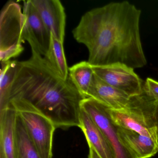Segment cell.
Listing matches in <instances>:
<instances>
[{
    "instance_id": "cell-1",
    "label": "cell",
    "mask_w": 158,
    "mask_h": 158,
    "mask_svg": "<svg viewBox=\"0 0 158 158\" xmlns=\"http://www.w3.org/2000/svg\"><path fill=\"white\" fill-rule=\"evenodd\" d=\"M141 13L123 1L95 8L82 16L73 36L86 47L92 66L122 64L135 69L147 64L139 32Z\"/></svg>"
},
{
    "instance_id": "cell-2",
    "label": "cell",
    "mask_w": 158,
    "mask_h": 158,
    "mask_svg": "<svg viewBox=\"0 0 158 158\" xmlns=\"http://www.w3.org/2000/svg\"><path fill=\"white\" fill-rule=\"evenodd\" d=\"M30 102L58 127H80L84 99L70 79H64L46 58L32 51L29 60L17 61L9 94Z\"/></svg>"
},
{
    "instance_id": "cell-3",
    "label": "cell",
    "mask_w": 158,
    "mask_h": 158,
    "mask_svg": "<svg viewBox=\"0 0 158 158\" xmlns=\"http://www.w3.org/2000/svg\"><path fill=\"white\" fill-rule=\"evenodd\" d=\"M16 111L41 158H52L54 124L27 101L15 98L10 102Z\"/></svg>"
},
{
    "instance_id": "cell-4",
    "label": "cell",
    "mask_w": 158,
    "mask_h": 158,
    "mask_svg": "<svg viewBox=\"0 0 158 158\" xmlns=\"http://www.w3.org/2000/svg\"><path fill=\"white\" fill-rule=\"evenodd\" d=\"M25 17L20 4H6L1 14L0 60L1 62L17 57L23 51V31Z\"/></svg>"
},
{
    "instance_id": "cell-5",
    "label": "cell",
    "mask_w": 158,
    "mask_h": 158,
    "mask_svg": "<svg viewBox=\"0 0 158 158\" xmlns=\"http://www.w3.org/2000/svg\"><path fill=\"white\" fill-rule=\"evenodd\" d=\"M81 108L90 116L105 135L113 151L115 158H137L121 140L117 127L112 121L109 107L88 98L81 102Z\"/></svg>"
},
{
    "instance_id": "cell-6",
    "label": "cell",
    "mask_w": 158,
    "mask_h": 158,
    "mask_svg": "<svg viewBox=\"0 0 158 158\" xmlns=\"http://www.w3.org/2000/svg\"><path fill=\"white\" fill-rule=\"evenodd\" d=\"M92 67L94 74L100 79L129 97L143 92L144 82L133 68L122 64Z\"/></svg>"
},
{
    "instance_id": "cell-7",
    "label": "cell",
    "mask_w": 158,
    "mask_h": 158,
    "mask_svg": "<svg viewBox=\"0 0 158 158\" xmlns=\"http://www.w3.org/2000/svg\"><path fill=\"white\" fill-rule=\"evenodd\" d=\"M23 13L25 17L24 41L28 42L32 51L46 57L50 44V32L44 24L31 0L24 1Z\"/></svg>"
},
{
    "instance_id": "cell-8",
    "label": "cell",
    "mask_w": 158,
    "mask_h": 158,
    "mask_svg": "<svg viewBox=\"0 0 158 158\" xmlns=\"http://www.w3.org/2000/svg\"><path fill=\"white\" fill-rule=\"evenodd\" d=\"M44 24L51 34L64 43L66 14L59 0H31Z\"/></svg>"
},
{
    "instance_id": "cell-9",
    "label": "cell",
    "mask_w": 158,
    "mask_h": 158,
    "mask_svg": "<svg viewBox=\"0 0 158 158\" xmlns=\"http://www.w3.org/2000/svg\"><path fill=\"white\" fill-rule=\"evenodd\" d=\"M92 98L114 110L125 109L130 97L124 92L113 87L100 79L94 74L88 98Z\"/></svg>"
},
{
    "instance_id": "cell-10",
    "label": "cell",
    "mask_w": 158,
    "mask_h": 158,
    "mask_svg": "<svg viewBox=\"0 0 158 158\" xmlns=\"http://www.w3.org/2000/svg\"><path fill=\"white\" fill-rule=\"evenodd\" d=\"M80 128L85 134L89 148H92L101 158H115L107 138L90 116L81 109Z\"/></svg>"
},
{
    "instance_id": "cell-11",
    "label": "cell",
    "mask_w": 158,
    "mask_h": 158,
    "mask_svg": "<svg viewBox=\"0 0 158 158\" xmlns=\"http://www.w3.org/2000/svg\"><path fill=\"white\" fill-rule=\"evenodd\" d=\"M117 127L121 140L137 158H151L158 152V140Z\"/></svg>"
},
{
    "instance_id": "cell-12",
    "label": "cell",
    "mask_w": 158,
    "mask_h": 158,
    "mask_svg": "<svg viewBox=\"0 0 158 158\" xmlns=\"http://www.w3.org/2000/svg\"><path fill=\"white\" fill-rule=\"evenodd\" d=\"M16 112L9 104L0 110V158H15Z\"/></svg>"
},
{
    "instance_id": "cell-13",
    "label": "cell",
    "mask_w": 158,
    "mask_h": 158,
    "mask_svg": "<svg viewBox=\"0 0 158 158\" xmlns=\"http://www.w3.org/2000/svg\"><path fill=\"white\" fill-rule=\"evenodd\" d=\"M108 110L113 123L118 127L158 140L156 128L149 126L136 114L125 109L116 110L109 107Z\"/></svg>"
},
{
    "instance_id": "cell-14",
    "label": "cell",
    "mask_w": 158,
    "mask_h": 158,
    "mask_svg": "<svg viewBox=\"0 0 158 158\" xmlns=\"http://www.w3.org/2000/svg\"><path fill=\"white\" fill-rule=\"evenodd\" d=\"M15 139V158H41L22 120L17 113Z\"/></svg>"
},
{
    "instance_id": "cell-15",
    "label": "cell",
    "mask_w": 158,
    "mask_h": 158,
    "mask_svg": "<svg viewBox=\"0 0 158 158\" xmlns=\"http://www.w3.org/2000/svg\"><path fill=\"white\" fill-rule=\"evenodd\" d=\"M94 75L93 67L88 61L77 63L69 68V77L84 99L88 98Z\"/></svg>"
},
{
    "instance_id": "cell-16",
    "label": "cell",
    "mask_w": 158,
    "mask_h": 158,
    "mask_svg": "<svg viewBox=\"0 0 158 158\" xmlns=\"http://www.w3.org/2000/svg\"><path fill=\"white\" fill-rule=\"evenodd\" d=\"M63 45V43L59 41L51 34L49 48L45 58L54 70L64 79L66 80L69 77V68Z\"/></svg>"
},
{
    "instance_id": "cell-17",
    "label": "cell",
    "mask_w": 158,
    "mask_h": 158,
    "mask_svg": "<svg viewBox=\"0 0 158 158\" xmlns=\"http://www.w3.org/2000/svg\"><path fill=\"white\" fill-rule=\"evenodd\" d=\"M0 76V110L9 105V94L16 73L17 61L1 62Z\"/></svg>"
},
{
    "instance_id": "cell-18",
    "label": "cell",
    "mask_w": 158,
    "mask_h": 158,
    "mask_svg": "<svg viewBox=\"0 0 158 158\" xmlns=\"http://www.w3.org/2000/svg\"><path fill=\"white\" fill-rule=\"evenodd\" d=\"M143 90L148 97L158 102V82L148 77L143 84Z\"/></svg>"
},
{
    "instance_id": "cell-19",
    "label": "cell",
    "mask_w": 158,
    "mask_h": 158,
    "mask_svg": "<svg viewBox=\"0 0 158 158\" xmlns=\"http://www.w3.org/2000/svg\"><path fill=\"white\" fill-rule=\"evenodd\" d=\"M153 118H154V124H155L157 135L158 137V102H155Z\"/></svg>"
},
{
    "instance_id": "cell-20",
    "label": "cell",
    "mask_w": 158,
    "mask_h": 158,
    "mask_svg": "<svg viewBox=\"0 0 158 158\" xmlns=\"http://www.w3.org/2000/svg\"><path fill=\"white\" fill-rule=\"evenodd\" d=\"M89 148V158H101L96 151L92 148Z\"/></svg>"
}]
</instances>
